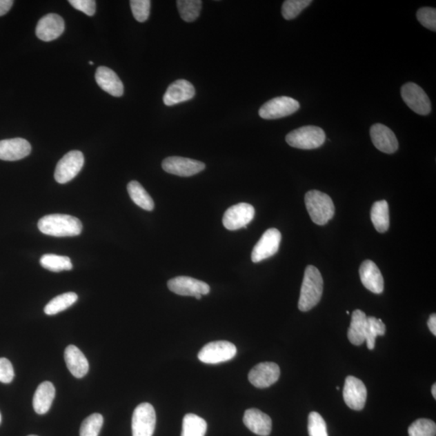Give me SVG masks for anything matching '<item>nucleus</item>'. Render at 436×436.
Masks as SVG:
<instances>
[{
	"mask_svg": "<svg viewBox=\"0 0 436 436\" xmlns=\"http://www.w3.org/2000/svg\"><path fill=\"white\" fill-rule=\"evenodd\" d=\"M42 234L54 237H74L82 233L83 225L77 217L66 215H50L39 221Z\"/></svg>",
	"mask_w": 436,
	"mask_h": 436,
	"instance_id": "1",
	"label": "nucleus"
},
{
	"mask_svg": "<svg viewBox=\"0 0 436 436\" xmlns=\"http://www.w3.org/2000/svg\"><path fill=\"white\" fill-rule=\"evenodd\" d=\"M417 19L422 26L431 31H436V10L433 8H423L417 12Z\"/></svg>",
	"mask_w": 436,
	"mask_h": 436,
	"instance_id": "38",
	"label": "nucleus"
},
{
	"mask_svg": "<svg viewBox=\"0 0 436 436\" xmlns=\"http://www.w3.org/2000/svg\"><path fill=\"white\" fill-rule=\"evenodd\" d=\"M281 241V234L277 229L272 228L265 232L251 253L252 262L259 263L273 257L277 253Z\"/></svg>",
	"mask_w": 436,
	"mask_h": 436,
	"instance_id": "11",
	"label": "nucleus"
},
{
	"mask_svg": "<svg viewBox=\"0 0 436 436\" xmlns=\"http://www.w3.org/2000/svg\"><path fill=\"white\" fill-rule=\"evenodd\" d=\"M367 388L362 381L353 376L346 378L344 387L345 404L354 410H361L367 400Z\"/></svg>",
	"mask_w": 436,
	"mask_h": 436,
	"instance_id": "14",
	"label": "nucleus"
},
{
	"mask_svg": "<svg viewBox=\"0 0 436 436\" xmlns=\"http://www.w3.org/2000/svg\"><path fill=\"white\" fill-rule=\"evenodd\" d=\"M311 0H286L282 6V15L286 20L290 21L296 18L310 6Z\"/></svg>",
	"mask_w": 436,
	"mask_h": 436,
	"instance_id": "35",
	"label": "nucleus"
},
{
	"mask_svg": "<svg viewBox=\"0 0 436 436\" xmlns=\"http://www.w3.org/2000/svg\"><path fill=\"white\" fill-rule=\"evenodd\" d=\"M156 425L154 406L141 404L136 407L132 418V436H153Z\"/></svg>",
	"mask_w": 436,
	"mask_h": 436,
	"instance_id": "8",
	"label": "nucleus"
},
{
	"mask_svg": "<svg viewBox=\"0 0 436 436\" xmlns=\"http://www.w3.org/2000/svg\"><path fill=\"white\" fill-rule=\"evenodd\" d=\"M310 436H329L325 420L317 412H311L308 419Z\"/></svg>",
	"mask_w": 436,
	"mask_h": 436,
	"instance_id": "36",
	"label": "nucleus"
},
{
	"mask_svg": "<svg viewBox=\"0 0 436 436\" xmlns=\"http://www.w3.org/2000/svg\"><path fill=\"white\" fill-rule=\"evenodd\" d=\"M28 436H37V435H28Z\"/></svg>",
	"mask_w": 436,
	"mask_h": 436,
	"instance_id": "48",
	"label": "nucleus"
},
{
	"mask_svg": "<svg viewBox=\"0 0 436 436\" xmlns=\"http://www.w3.org/2000/svg\"><path fill=\"white\" fill-rule=\"evenodd\" d=\"M0 423H1V415H0Z\"/></svg>",
	"mask_w": 436,
	"mask_h": 436,
	"instance_id": "46",
	"label": "nucleus"
},
{
	"mask_svg": "<svg viewBox=\"0 0 436 436\" xmlns=\"http://www.w3.org/2000/svg\"><path fill=\"white\" fill-rule=\"evenodd\" d=\"M88 63H89L90 65H93V64H94L93 61H90Z\"/></svg>",
	"mask_w": 436,
	"mask_h": 436,
	"instance_id": "45",
	"label": "nucleus"
},
{
	"mask_svg": "<svg viewBox=\"0 0 436 436\" xmlns=\"http://www.w3.org/2000/svg\"><path fill=\"white\" fill-rule=\"evenodd\" d=\"M65 361L69 371L75 377L82 378L89 370V363L83 353L74 345H70L65 350Z\"/></svg>",
	"mask_w": 436,
	"mask_h": 436,
	"instance_id": "23",
	"label": "nucleus"
},
{
	"mask_svg": "<svg viewBox=\"0 0 436 436\" xmlns=\"http://www.w3.org/2000/svg\"><path fill=\"white\" fill-rule=\"evenodd\" d=\"M236 354L237 348L234 344L228 341H215L203 347L198 353V359L205 364H217L229 361Z\"/></svg>",
	"mask_w": 436,
	"mask_h": 436,
	"instance_id": "6",
	"label": "nucleus"
},
{
	"mask_svg": "<svg viewBox=\"0 0 436 436\" xmlns=\"http://www.w3.org/2000/svg\"><path fill=\"white\" fill-rule=\"evenodd\" d=\"M367 317L366 313L362 310H355L353 313L348 338L355 346L362 345L366 342Z\"/></svg>",
	"mask_w": 436,
	"mask_h": 436,
	"instance_id": "25",
	"label": "nucleus"
},
{
	"mask_svg": "<svg viewBox=\"0 0 436 436\" xmlns=\"http://www.w3.org/2000/svg\"><path fill=\"white\" fill-rule=\"evenodd\" d=\"M96 80L99 87L111 96L120 97L124 93V85L118 75L106 66H101L97 70Z\"/></svg>",
	"mask_w": 436,
	"mask_h": 436,
	"instance_id": "21",
	"label": "nucleus"
},
{
	"mask_svg": "<svg viewBox=\"0 0 436 436\" xmlns=\"http://www.w3.org/2000/svg\"><path fill=\"white\" fill-rule=\"evenodd\" d=\"M196 91L193 85L184 79H179L168 87L164 94L165 106H174L182 102L190 101L195 97Z\"/></svg>",
	"mask_w": 436,
	"mask_h": 436,
	"instance_id": "18",
	"label": "nucleus"
},
{
	"mask_svg": "<svg viewBox=\"0 0 436 436\" xmlns=\"http://www.w3.org/2000/svg\"><path fill=\"white\" fill-rule=\"evenodd\" d=\"M359 277L364 286L376 295L384 290V279L380 269L372 260H366L359 268Z\"/></svg>",
	"mask_w": 436,
	"mask_h": 436,
	"instance_id": "20",
	"label": "nucleus"
},
{
	"mask_svg": "<svg viewBox=\"0 0 436 436\" xmlns=\"http://www.w3.org/2000/svg\"><path fill=\"white\" fill-rule=\"evenodd\" d=\"M370 136L375 148L386 154L395 153L398 149V141L390 128L382 124L371 127Z\"/></svg>",
	"mask_w": 436,
	"mask_h": 436,
	"instance_id": "17",
	"label": "nucleus"
},
{
	"mask_svg": "<svg viewBox=\"0 0 436 436\" xmlns=\"http://www.w3.org/2000/svg\"><path fill=\"white\" fill-rule=\"evenodd\" d=\"M401 95L404 102L412 111L422 116L428 115L431 111L430 99L424 90L414 83L402 86Z\"/></svg>",
	"mask_w": 436,
	"mask_h": 436,
	"instance_id": "9",
	"label": "nucleus"
},
{
	"mask_svg": "<svg viewBox=\"0 0 436 436\" xmlns=\"http://www.w3.org/2000/svg\"><path fill=\"white\" fill-rule=\"evenodd\" d=\"M300 103L288 97H279L270 99L259 108V115L265 120L279 119L290 116L299 110Z\"/></svg>",
	"mask_w": 436,
	"mask_h": 436,
	"instance_id": "5",
	"label": "nucleus"
},
{
	"mask_svg": "<svg viewBox=\"0 0 436 436\" xmlns=\"http://www.w3.org/2000/svg\"><path fill=\"white\" fill-rule=\"evenodd\" d=\"M326 134L320 127L307 126L293 130L286 136L287 143L292 148L314 150L324 145Z\"/></svg>",
	"mask_w": 436,
	"mask_h": 436,
	"instance_id": "4",
	"label": "nucleus"
},
{
	"mask_svg": "<svg viewBox=\"0 0 436 436\" xmlns=\"http://www.w3.org/2000/svg\"><path fill=\"white\" fill-rule=\"evenodd\" d=\"M255 208L248 203H239L227 210L222 219V224L228 230H238L248 228V225L253 220Z\"/></svg>",
	"mask_w": 436,
	"mask_h": 436,
	"instance_id": "10",
	"label": "nucleus"
},
{
	"mask_svg": "<svg viewBox=\"0 0 436 436\" xmlns=\"http://www.w3.org/2000/svg\"><path fill=\"white\" fill-rule=\"evenodd\" d=\"M281 375L278 364L273 362H264L255 366L249 373V382L255 387L268 388L276 383Z\"/></svg>",
	"mask_w": 436,
	"mask_h": 436,
	"instance_id": "15",
	"label": "nucleus"
},
{
	"mask_svg": "<svg viewBox=\"0 0 436 436\" xmlns=\"http://www.w3.org/2000/svg\"><path fill=\"white\" fill-rule=\"evenodd\" d=\"M244 423L253 433L260 436H268L272 431V419L270 417L257 409L246 410L244 417Z\"/></svg>",
	"mask_w": 436,
	"mask_h": 436,
	"instance_id": "22",
	"label": "nucleus"
},
{
	"mask_svg": "<svg viewBox=\"0 0 436 436\" xmlns=\"http://www.w3.org/2000/svg\"><path fill=\"white\" fill-rule=\"evenodd\" d=\"M84 156L79 150L70 151L59 160L54 172V178L59 184H64L72 180L82 170Z\"/></svg>",
	"mask_w": 436,
	"mask_h": 436,
	"instance_id": "7",
	"label": "nucleus"
},
{
	"mask_svg": "<svg viewBox=\"0 0 436 436\" xmlns=\"http://www.w3.org/2000/svg\"><path fill=\"white\" fill-rule=\"evenodd\" d=\"M12 0H0V17L6 15L13 6Z\"/></svg>",
	"mask_w": 436,
	"mask_h": 436,
	"instance_id": "41",
	"label": "nucleus"
},
{
	"mask_svg": "<svg viewBox=\"0 0 436 436\" xmlns=\"http://www.w3.org/2000/svg\"><path fill=\"white\" fill-rule=\"evenodd\" d=\"M337 388V390H339V386H337V388Z\"/></svg>",
	"mask_w": 436,
	"mask_h": 436,
	"instance_id": "47",
	"label": "nucleus"
},
{
	"mask_svg": "<svg viewBox=\"0 0 436 436\" xmlns=\"http://www.w3.org/2000/svg\"><path fill=\"white\" fill-rule=\"evenodd\" d=\"M306 206L311 220L315 224L324 226L335 215V206L327 194L317 190L309 191L305 196Z\"/></svg>",
	"mask_w": 436,
	"mask_h": 436,
	"instance_id": "3",
	"label": "nucleus"
},
{
	"mask_svg": "<svg viewBox=\"0 0 436 436\" xmlns=\"http://www.w3.org/2000/svg\"><path fill=\"white\" fill-rule=\"evenodd\" d=\"M170 291L179 296L195 297L197 295H207L210 287L206 282L189 277H175L168 282Z\"/></svg>",
	"mask_w": 436,
	"mask_h": 436,
	"instance_id": "12",
	"label": "nucleus"
},
{
	"mask_svg": "<svg viewBox=\"0 0 436 436\" xmlns=\"http://www.w3.org/2000/svg\"><path fill=\"white\" fill-rule=\"evenodd\" d=\"M69 3L75 9L89 17H92L96 13L97 3L93 0H70Z\"/></svg>",
	"mask_w": 436,
	"mask_h": 436,
	"instance_id": "40",
	"label": "nucleus"
},
{
	"mask_svg": "<svg viewBox=\"0 0 436 436\" xmlns=\"http://www.w3.org/2000/svg\"><path fill=\"white\" fill-rule=\"evenodd\" d=\"M371 220L379 233H385L390 228V213L386 201L383 200L373 204Z\"/></svg>",
	"mask_w": 436,
	"mask_h": 436,
	"instance_id": "27",
	"label": "nucleus"
},
{
	"mask_svg": "<svg viewBox=\"0 0 436 436\" xmlns=\"http://www.w3.org/2000/svg\"><path fill=\"white\" fill-rule=\"evenodd\" d=\"M431 393H433V396L434 398H436V385L434 384L433 388H431Z\"/></svg>",
	"mask_w": 436,
	"mask_h": 436,
	"instance_id": "43",
	"label": "nucleus"
},
{
	"mask_svg": "<svg viewBox=\"0 0 436 436\" xmlns=\"http://www.w3.org/2000/svg\"><path fill=\"white\" fill-rule=\"evenodd\" d=\"M177 3L179 15L184 21L192 22L200 15L202 8L201 0H178Z\"/></svg>",
	"mask_w": 436,
	"mask_h": 436,
	"instance_id": "32",
	"label": "nucleus"
},
{
	"mask_svg": "<svg viewBox=\"0 0 436 436\" xmlns=\"http://www.w3.org/2000/svg\"><path fill=\"white\" fill-rule=\"evenodd\" d=\"M195 297L197 298V300H201L202 295H197Z\"/></svg>",
	"mask_w": 436,
	"mask_h": 436,
	"instance_id": "44",
	"label": "nucleus"
},
{
	"mask_svg": "<svg viewBox=\"0 0 436 436\" xmlns=\"http://www.w3.org/2000/svg\"><path fill=\"white\" fill-rule=\"evenodd\" d=\"M151 2L150 0H131L130 7L136 21L145 22L148 20Z\"/></svg>",
	"mask_w": 436,
	"mask_h": 436,
	"instance_id": "37",
	"label": "nucleus"
},
{
	"mask_svg": "<svg viewBox=\"0 0 436 436\" xmlns=\"http://www.w3.org/2000/svg\"><path fill=\"white\" fill-rule=\"evenodd\" d=\"M386 331V326L382 319H377L375 317H367L366 342L369 350L375 348L377 336H383Z\"/></svg>",
	"mask_w": 436,
	"mask_h": 436,
	"instance_id": "31",
	"label": "nucleus"
},
{
	"mask_svg": "<svg viewBox=\"0 0 436 436\" xmlns=\"http://www.w3.org/2000/svg\"><path fill=\"white\" fill-rule=\"evenodd\" d=\"M31 150L30 142L20 137L0 141V159L1 160H21L30 155Z\"/></svg>",
	"mask_w": 436,
	"mask_h": 436,
	"instance_id": "19",
	"label": "nucleus"
},
{
	"mask_svg": "<svg viewBox=\"0 0 436 436\" xmlns=\"http://www.w3.org/2000/svg\"><path fill=\"white\" fill-rule=\"evenodd\" d=\"M324 293V279L319 270L309 265L306 268L304 279L301 288L298 308L302 312H307L319 304Z\"/></svg>",
	"mask_w": 436,
	"mask_h": 436,
	"instance_id": "2",
	"label": "nucleus"
},
{
	"mask_svg": "<svg viewBox=\"0 0 436 436\" xmlns=\"http://www.w3.org/2000/svg\"><path fill=\"white\" fill-rule=\"evenodd\" d=\"M65 22L58 14L50 13L41 19L36 27V35L43 41H52L63 34Z\"/></svg>",
	"mask_w": 436,
	"mask_h": 436,
	"instance_id": "16",
	"label": "nucleus"
},
{
	"mask_svg": "<svg viewBox=\"0 0 436 436\" xmlns=\"http://www.w3.org/2000/svg\"><path fill=\"white\" fill-rule=\"evenodd\" d=\"M207 423L197 415L188 414L184 416L181 436H205Z\"/></svg>",
	"mask_w": 436,
	"mask_h": 436,
	"instance_id": "28",
	"label": "nucleus"
},
{
	"mask_svg": "<svg viewBox=\"0 0 436 436\" xmlns=\"http://www.w3.org/2000/svg\"><path fill=\"white\" fill-rule=\"evenodd\" d=\"M128 193L137 206L146 211H152L155 208L153 199L149 195L141 184L135 180L130 182L127 186Z\"/></svg>",
	"mask_w": 436,
	"mask_h": 436,
	"instance_id": "26",
	"label": "nucleus"
},
{
	"mask_svg": "<svg viewBox=\"0 0 436 436\" xmlns=\"http://www.w3.org/2000/svg\"><path fill=\"white\" fill-rule=\"evenodd\" d=\"M162 168L169 174L189 177L201 172L205 170L206 164L200 161L174 156L165 159L162 163Z\"/></svg>",
	"mask_w": 436,
	"mask_h": 436,
	"instance_id": "13",
	"label": "nucleus"
},
{
	"mask_svg": "<svg viewBox=\"0 0 436 436\" xmlns=\"http://www.w3.org/2000/svg\"><path fill=\"white\" fill-rule=\"evenodd\" d=\"M103 424L101 414L95 413L88 417L80 426V436H99Z\"/></svg>",
	"mask_w": 436,
	"mask_h": 436,
	"instance_id": "33",
	"label": "nucleus"
},
{
	"mask_svg": "<svg viewBox=\"0 0 436 436\" xmlns=\"http://www.w3.org/2000/svg\"><path fill=\"white\" fill-rule=\"evenodd\" d=\"M409 436H435V422L428 419H417L409 426Z\"/></svg>",
	"mask_w": 436,
	"mask_h": 436,
	"instance_id": "34",
	"label": "nucleus"
},
{
	"mask_svg": "<svg viewBox=\"0 0 436 436\" xmlns=\"http://www.w3.org/2000/svg\"><path fill=\"white\" fill-rule=\"evenodd\" d=\"M15 377L12 364L6 358H0V382L11 383Z\"/></svg>",
	"mask_w": 436,
	"mask_h": 436,
	"instance_id": "39",
	"label": "nucleus"
},
{
	"mask_svg": "<svg viewBox=\"0 0 436 436\" xmlns=\"http://www.w3.org/2000/svg\"><path fill=\"white\" fill-rule=\"evenodd\" d=\"M40 264L44 268L54 272L70 271L73 268L70 258L52 254L44 255L41 257Z\"/></svg>",
	"mask_w": 436,
	"mask_h": 436,
	"instance_id": "30",
	"label": "nucleus"
},
{
	"mask_svg": "<svg viewBox=\"0 0 436 436\" xmlns=\"http://www.w3.org/2000/svg\"><path fill=\"white\" fill-rule=\"evenodd\" d=\"M55 397V387L50 382L41 383L33 397V409L39 415H45L50 409Z\"/></svg>",
	"mask_w": 436,
	"mask_h": 436,
	"instance_id": "24",
	"label": "nucleus"
},
{
	"mask_svg": "<svg viewBox=\"0 0 436 436\" xmlns=\"http://www.w3.org/2000/svg\"><path fill=\"white\" fill-rule=\"evenodd\" d=\"M78 300L77 293L70 292L63 293L52 299L45 307V314L47 315H55L61 311L68 309Z\"/></svg>",
	"mask_w": 436,
	"mask_h": 436,
	"instance_id": "29",
	"label": "nucleus"
},
{
	"mask_svg": "<svg viewBox=\"0 0 436 436\" xmlns=\"http://www.w3.org/2000/svg\"><path fill=\"white\" fill-rule=\"evenodd\" d=\"M428 326L430 330V333H433L435 336L436 335V315L435 314H433L430 316L429 319L428 321Z\"/></svg>",
	"mask_w": 436,
	"mask_h": 436,
	"instance_id": "42",
	"label": "nucleus"
}]
</instances>
